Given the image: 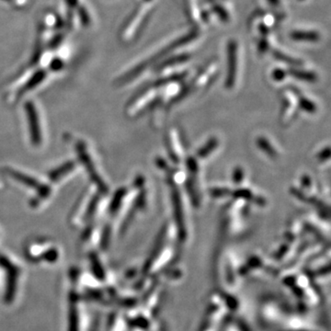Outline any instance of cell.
Returning a JSON list of instances; mask_svg holds the SVG:
<instances>
[{
  "label": "cell",
  "instance_id": "cell-1",
  "mask_svg": "<svg viewBox=\"0 0 331 331\" xmlns=\"http://www.w3.org/2000/svg\"><path fill=\"white\" fill-rule=\"evenodd\" d=\"M237 49L238 45L234 41H230L227 46V77L226 86L231 87L234 84V77L237 73Z\"/></svg>",
  "mask_w": 331,
  "mask_h": 331
},
{
  "label": "cell",
  "instance_id": "cell-2",
  "mask_svg": "<svg viewBox=\"0 0 331 331\" xmlns=\"http://www.w3.org/2000/svg\"><path fill=\"white\" fill-rule=\"evenodd\" d=\"M291 38L296 41H316L319 40V34L316 31H296L291 33Z\"/></svg>",
  "mask_w": 331,
  "mask_h": 331
},
{
  "label": "cell",
  "instance_id": "cell-3",
  "mask_svg": "<svg viewBox=\"0 0 331 331\" xmlns=\"http://www.w3.org/2000/svg\"><path fill=\"white\" fill-rule=\"evenodd\" d=\"M291 73H292L293 76H295V77H297V78L305 79V80H307V81H311V80H315V79H316V76H315L314 74H312V73H309V72L292 70Z\"/></svg>",
  "mask_w": 331,
  "mask_h": 331
},
{
  "label": "cell",
  "instance_id": "cell-4",
  "mask_svg": "<svg viewBox=\"0 0 331 331\" xmlns=\"http://www.w3.org/2000/svg\"><path fill=\"white\" fill-rule=\"evenodd\" d=\"M188 56H186V55H182V56H175L173 58L169 59L168 61L165 62L163 64V66H168L170 65H175V64H179V63H182V62H185L186 60H188Z\"/></svg>",
  "mask_w": 331,
  "mask_h": 331
},
{
  "label": "cell",
  "instance_id": "cell-5",
  "mask_svg": "<svg viewBox=\"0 0 331 331\" xmlns=\"http://www.w3.org/2000/svg\"><path fill=\"white\" fill-rule=\"evenodd\" d=\"M274 56H275L276 58H278L279 60L286 62V63H289V64H296V63H297L296 60H293L292 58L288 57V56H285V55H282V54L280 53V52H276V53H274Z\"/></svg>",
  "mask_w": 331,
  "mask_h": 331
},
{
  "label": "cell",
  "instance_id": "cell-6",
  "mask_svg": "<svg viewBox=\"0 0 331 331\" xmlns=\"http://www.w3.org/2000/svg\"><path fill=\"white\" fill-rule=\"evenodd\" d=\"M270 3H272V4H276L277 2H278V0H270Z\"/></svg>",
  "mask_w": 331,
  "mask_h": 331
}]
</instances>
